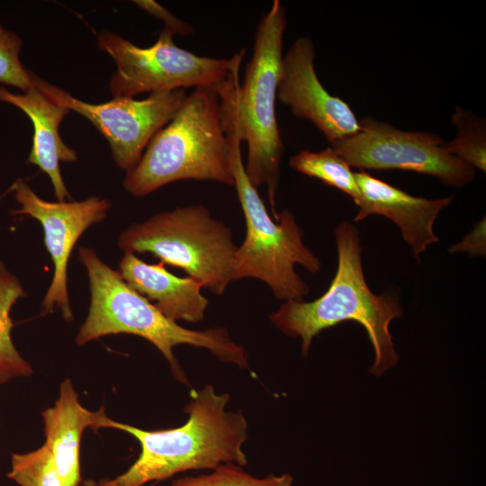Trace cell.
<instances>
[{
  "label": "cell",
  "mask_w": 486,
  "mask_h": 486,
  "mask_svg": "<svg viewBox=\"0 0 486 486\" xmlns=\"http://www.w3.org/2000/svg\"><path fill=\"white\" fill-rule=\"evenodd\" d=\"M230 398L229 393H217L211 384L191 389L184 407L186 422L168 429L145 430L109 418L105 428L134 436L140 453L125 472L99 485L143 486L190 470H213L229 463L247 465L243 445L248 421L241 410H225Z\"/></svg>",
  "instance_id": "1"
},
{
  "label": "cell",
  "mask_w": 486,
  "mask_h": 486,
  "mask_svg": "<svg viewBox=\"0 0 486 486\" xmlns=\"http://www.w3.org/2000/svg\"><path fill=\"white\" fill-rule=\"evenodd\" d=\"M338 267L328 290L312 302L287 301L269 315L284 334L302 339V354H309L312 339L322 330L343 321L362 325L374 351L370 368L375 376L395 366L399 356L389 327L402 316L394 294H375L369 288L363 269L362 248L357 229L343 220L334 230Z\"/></svg>",
  "instance_id": "2"
},
{
  "label": "cell",
  "mask_w": 486,
  "mask_h": 486,
  "mask_svg": "<svg viewBox=\"0 0 486 486\" xmlns=\"http://www.w3.org/2000/svg\"><path fill=\"white\" fill-rule=\"evenodd\" d=\"M78 258L87 273L90 305L76 336L77 346L113 334L140 337L160 351L174 378L186 385H190L188 379L174 355V347L179 345L205 348L222 362L249 369L248 352L231 338L226 328H185L133 290L93 248L80 247Z\"/></svg>",
  "instance_id": "3"
},
{
  "label": "cell",
  "mask_w": 486,
  "mask_h": 486,
  "mask_svg": "<svg viewBox=\"0 0 486 486\" xmlns=\"http://www.w3.org/2000/svg\"><path fill=\"white\" fill-rule=\"evenodd\" d=\"M215 181L234 186L231 141L216 87H197L171 121L150 140L123 187L143 197L178 180Z\"/></svg>",
  "instance_id": "4"
},
{
  "label": "cell",
  "mask_w": 486,
  "mask_h": 486,
  "mask_svg": "<svg viewBox=\"0 0 486 486\" xmlns=\"http://www.w3.org/2000/svg\"><path fill=\"white\" fill-rule=\"evenodd\" d=\"M285 10L274 0L257 24L253 52L242 83L236 90L235 122L248 146L246 174L251 184L266 186L272 214L276 211L284 145L275 116V101L283 59Z\"/></svg>",
  "instance_id": "5"
},
{
  "label": "cell",
  "mask_w": 486,
  "mask_h": 486,
  "mask_svg": "<svg viewBox=\"0 0 486 486\" xmlns=\"http://www.w3.org/2000/svg\"><path fill=\"white\" fill-rule=\"evenodd\" d=\"M231 141L234 186L246 220V237L237 248L235 280L255 278L264 282L280 301H302L309 285L295 270L300 265L315 274L320 260L302 240V231L287 209L273 219L249 181L241 156L242 140L237 127L228 129Z\"/></svg>",
  "instance_id": "6"
},
{
  "label": "cell",
  "mask_w": 486,
  "mask_h": 486,
  "mask_svg": "<svg viewBox=\"0 0 486 486\" xmlns=\"http://www.w3.org/2000/svg\"><path fill=\"white\" fill-rule=\"evenodd\" d=\"M118 247L133 254L150 253L217 295L235 280L238 247L231 230L202 204L158 212L130 225L119 235Z\"/></svg>",
  "instance_id": "7"
},
{
  "label": "cell",
  "mask_w": 486,
  "mask_h": 486,
  "mask_svg": "<svg viewBox=\"0 0 486 486\" xmlns=\"http://www.w3.org/2000/svg\"><path fill=\"white\" fill-rule=\"evenodd\" d=\"M173 37L163 29L153 45L141 48L109 31L97 35L98 48L116 64L109 82L113 97L134 98L146 92L217 87L225 81L231 58L198 56L176 45Z\"/></svg>",
  "instance_id": "8"
},
{
  "label": "cell",
  "mask_w": 486,
  "mask_h": 486,
  "mask_svg": "<svg viewBox=\"0 0 486 486\" xmlns=\"http://www.w3.org/2000/svg\"><path fill=\"white\" fill-rule=\"evenodd\" d=\"M359 130L330 147L352 167L402 170L428 175L451 187H463L476 170L452 153L437 134L406 131L371 117L359 121Z\"/></svg>",
  "instance_id": "9"
},
{
  "label": "cell",
  "mask_w": 486,
  "mask_h": 486,
  "mask_svg": "<svg viewBox=\"0 0 486 486\" xmlns=\"http://www.w3.org/2000/svg\"><path fill=\"white\" fill-rule=\"evenodd\" d=\"M30 74L35 87L94 125L108 141L116 166L126 174L137 166L150 140L171 121L187 96L185 89H176L154 92L142 100L114 97L107 103L89 104Z\"/></svg>",
  "instance_id": "10"
},
{
  "label": "cell",
  "mask_w": 486,
  "mask_h": 486,
  "mask_svg": "<svg viewBox=\"0 0 486 486\" xmlns=\"http://www.w3.org/2000/svg\"><path fill=\"white\" fill-rule=\"evenodd\" d=\"M11 189L20 205L19 209L11 212L12 214L28 215L41 224L44 244L54 267L51 282L40 304V314L47 316L58 309L63 319L70 322L73 313L68 290V266L72 250L88 228L106 218L111 203L100 196L83 201H45L21 178Z\"/></svg>",
  "instance_id": "11"
},
{
  "label": "cell",
  "mask_w": 486,
  "mask_h": 486,
  "mask_svg": "<svg viewBox=\"0 0 486 486\" xmlns=\"http://www.w3.org/2000/svg\"><path fill=\"white\" fill-rule=\"evenodd\" d=\"M315 48L310 37H299L283 56L276 99L298 118L312 122L328 143L359 130L351 107L322 86L315 67Z\"/></svg>",
  "instance_id": "12"
},
{
  "label": "cell",
  "mask_w": 486,
  "mask_h": 486,
  "mask_svg": "<svg viewBox=\"0 0 486 486\" xmlns=\"http://www.w3.org/2000/svg\"><path fill=\"white\" fill-rule=\"evenodd\" d=\"M355 176L361 193L355 221L372 214L390 219L400 230L403 240L417 260L429 245L439 241L434 232V222L439 212L451 204L453 196L417 197L365 171L355 172Z\"/></svg>",
  "instance_id": "13"
},
{
  "label": "cell",
  "mask_w": 486,
  "mask_h": 486,
  "mask_svg": "<svg viewBox=\"0 0 486 486\" xmlns=\"http://www.w3.org/2000/svg\"><path fill=\"white\" fill-rule=\"evenodd\" d=\"M0 101L18 107L30 118L34 133L27 162L37 166L50 177L58 202L70 200L59 163H74L77 155L64 143L58 131L59 124L69 110L35 86L24 94H14L0 86Z\"/></svg>",
  "instance_id": "14"
},
{
  "label": "cell",
  "mask_w": 486,
  "mask_h": 486,
  "mask_svg": "<svg viewBox=\"0 0 486 486\" xmlns=\"http://www.w3.org/2000/svg\"><path fill=\"white\" fill-rule=\"evenodd\" d=\"M118 268L133 290L172 320L198 323L204 319L209 301L198 280L176 276L164 263L148 264L129 252H124Z\"/></svg>",
  "instance_id": "15"
},
{
  "label": "cell",
  "mask_w": 486,
  "mask_h": 486,
  "mask_svg": "<svg viewBox=\"0 0 486 486\" xmlns=\"http://www.w3.org/2000/svg\"><path fill=\"white\" fill-rule=\"evenodd\" d=\"M45 445L50 449L64 486H77L80 477V443L86 428H104L108 420L104 407L91 411L79 401L70 379L59 387L54 405L41 413Z\"/></svg>",
  "instance_id": "16"
},
{
  "label": "cell",
  "mask_w": 486,
  "mask_h": 486,
  "mask_svg": "<svg viewBox=\"0 0 486 486\" xmlns=\"http://www.w3.org/2000/svg\"><path fill=\"white\" fill-rule=\"evenodd\" d=\"M25 295L19 278L0 260V384L33 373L31 364L21 356L12 338L11 310Z\"/></svg>",
  "instance_id": "17"
},
{
  "label": "cell",
  "mask_w": 486,
  "mask_h": 486,
  "mask_svg": "<svg viewBox=\"0 0 486 486\" xmlns=\"http://www.w3.org/2000/svg\"><path fill=\"white\" fill-rule=\"evenodd\" d=\"M289 166L301 174L340 190L358 205L361 193L355 172L331 147L319 152L301 150L291 157Z\"/></svg>",
  "instance_id": "18"
},
{
  "label": "cell",
  "mask_w": 486,
  "mask_h": 486,
  "mask_svg": "<svg viewBox=\"0 0 486 486\" xmlns=\"http://www.w3.org/2000/svg\"><path fill=\"white\" fill-rule=\"evenodd\" d=\"M452 123L456 136L446 147L454 156L475 170L486 171V123L485 119L471 111L455 106Z\"/></svg>",
  "instance_id": "19"
},
{
  "label": "cell",
  "mask_w": 486,
  "mask_h": 486,
  "mask_svg": "<svg viewBox=\"0 0 486 486\" xmlns=\"http://www.w3.org/2000/svg\"><path fill=\"white\" fill-rule=\"evenodd\" d=\"M7 476L19 486H64L45 444L31 452L12 454Z\"/></svg>",
  "instance_id": "20"
},
{
  "label": "cell",
  "mask_w": 486,
  "mask_h": 486,
  "mask_svg": "<svg viewBox=\"0 0 486 486\" xmlns=\"http://www.w3.org/2000/svg\"><path fill=\"white\" fill-rule=\"evenodd\" d=\"M292 477L284 473H270L256 478L236 464H222L208 474L184 476L175 480L170 486H292Z\"/></svg>",
  "instance_id": "21"
},
{
  "label": "cell",
  "mask_w": 486,
  "mask_h": 486,
  "mask_svg": "<svg viewBox=\"0 0 486 486\" xmlns=\"http://www.w3.org/2000/svg\"><path fill=\"white\" fill-rule=\"evenodd\" d=\"M22 40L0 24V83L13 86L24 93L34 86L30 71L19 58Z\"/></svg>",
  "instance_id": "22"
},
{
  "label": "cell",
  "mask_w": 486,
  "mask_h": 486,
  "mask_svg": "<svg viewBox=\"0 0 486 486\" xmlns=\"http://www.w3.org/2000/svg\"><path fill=\"white\" fill-rule=\"evenodd\" d=\"M134 3L154 17L162 20L165 23L163 29L170 32L173 35H190L194 33V28L191 24L178 19L158 3L150 0L134 1Z\"/></svg>",
  "instance_id": "23"
},
{
  "label": "cell",
  "mask_w": 486,
  "mask_h": 486,
  "mask_svg": "<svg viewBox=\"0 0 486 486\" xmlns=\"http://www.w3.org/2000/svg\"><path fill=\"white\" fill-rule=\"evenodd\" d=\"M450 253H467L472 256L486 255V221L481 220L460 242L449 248Z\"/></svg>",
  "instance_id": "24"
},
{
  "label": "cell",
  "mask_w": 486,
  "mask_h": 486,
  "mask_svg": "<svg viewBox=\"0 0 486 486\" xmlns=\"http://www.w3.org/2000/svg\"><path fill=\"white\" fill-rule=\"evenodd\" d=\"M83 486H100L99 483L94 480H86L82 482ZM150 486H157V482H153Z\"/></svg>",
  "instance_id": "25"
}]
</instances>
